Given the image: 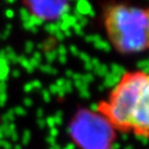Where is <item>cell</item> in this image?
Segmentation results:
<instances>
[{
  "label": "cell",
  "mask_w": 149,
  "mask_h": 149,
  "mask_svg": "<svg viewBox=\"0 0 149 149\" xmlns=\"http://www.w3.org/2000/svg\"><path fill=\"white\" fill-rule=\"evenodd\" d=\"M33 20L45 23L61 21L70 10V0H23Z\"/></svg>",
  "instance_id": "4"
},
{
  "label": "cell",
  "mask_w": 149,
  "mask_h": 149,
  "mask_svg": "<svg viewBox=\"0 0 149 149\" xmlns=\"http://www.w3.org/2000/svg\"><path fill=\"white\" fill-rule=\"evenodd\" d=\"M104 27L108 40L121 54H137L148 48L149 14L146 7L115 3L105 9Z\"/></svg>",
  "instance_id": "2"
},
{
  "label": "cell",
  "mask_w": 149,
  "mask_h": 149,
  "mask_svg": "<svg viewBox=\"0 0 149 149\" xmlns=\"http://www.w3.org/2000/svg\"><path fill=\"white\" fill-rule=\"evenodd\" d=\"M72 142L79 149H112L116 130L98 111L78 110L68 126Z\"/></svg>",
  "instance_id": "3"
},
{
  "label": "cell",
  "mask_w": 149,
  "mask_h": 149,
  "mask_svg": "<svg viewBox=\"0 0 149 149\" xmlns=\"http://www.w3.org/2000/svg\"><path fill=\"white\" fill-rule=\"evenodd\" d=\"M96 111L107 118L116 132L133 133L146 140L149 133V77L145 70L121 74L109 98Z\"/></svg>",
  "instance_id": "1"
}]
</instances>
